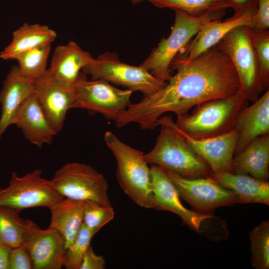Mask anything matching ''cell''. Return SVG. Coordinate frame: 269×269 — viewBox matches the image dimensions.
Returning a JSON list of instances; mask_svg holds the SVG:
<instances>
[{
    "label": "cell",
    "mask_w": 269,
    "mask_h": 269,
    "mask_svg": "<svg viewBox=\"0 0 269 269\" xmlns=\"http://www.w3.org/2000/svg\"><path fill=\"white\" fill-rule=\"evenodd\" d=\"M171 66L175 74L154 93L131 103L116 122L117 127L135 123L142 130H153L167 113L182 115L194 106L229 97L240 90L231 60L217 47L191 60L177 54Z\"/></svg>",
    "instance_id": "cell-1"
},
{
    "label": "cell",
    "mask_w": 269,
    "mask_h": 269,
    "mask_svg": "<svg viewBox=\"0 0 269 269\" xmlns=\"http://www.w3.org/2000/svg\"><path fill=\"white\" fill-rule=\"evenodd\" d=\"M170 116L158 121L160 131L153 148L144 154L148 164L187 178L207 177L212 174L208 165L188 146L173 126Z\"/></svg>",
    "instance_id": "cell-2"
},
{
    "label": "cell",
    "mask_w": 269,
    "mask_h": 269,
    "mask_svg": "<svg viewBox=\"0 0 269 269\" xmlns=\"http://www.w3.org/2000/svg\"><path fill=\"white\" fill-rule=\"evenodd\" d=\"M104 139L117 161V178L125 194L136 204L153 209L150 167L144 153L123 142L107 131Z\"/></svg>",
    "instance_id": "cell-3"
},
{
    "label": "cell",
    "mask_w": 269,
    "mask_h": 269,
    "mask_svg": "<svg viewBox=\"0 0 269 269\" xmlns=\"http://www.w3.org/2000/svg\"><path fill=\"white\" fill-rule=\"evenodd\" d=\"M248 100L240 90L232 96L214 99L197 106L191 114L177 116L175 123L182 131L194 137H205L224 133L235 125Z\"/></svg>",
    "instance_id": "cell-4"
},
{
    "label": "cell",
    "mask_w": 269,
    "mask_h": 269,
    "mask_svg": "<svg viewBox=\"0 0 269 269\" xmlns=\"http://www.w3.org/2000/svg\"><path fill=\"white\" fill-rule=\"evenodd\" d=\"M216 45L231 60L238 77L240 91L248 101H255L265 88L248 26L233 29Z\"/></svg>",
    "instance_id": "cell-5"
},
{
    "label": "cell",
    "mask_w": 269,
    "mask_h": 269,
    "mask_svg": "<svg viewBox=\"0 0 269 269\" xmlns=\"http://www.w3.org/2000/svg\"><path fill=\"white\" fill-rule=\"evenodd\" d=\"M51 181L54 189L65 198L112 206L106 179L89 165L66 163L56 171Z\"/></svg>",
    "instance_id": "cell-6"
},
{
    "label": "cell",
    "mask_w": 269,
    "mask_h": 269,
    "mask_svg": "<svg viewBox=\"0 0 269 269\" xmlns=\"http://www.w3.org/2000/svg\"><path fill=\"white\" fill-rule=\"evenodd\" d=\"M207 17L190 16L175 10V19L170 34L162 38L149 55L140 65L158 80L166 82L171 75L170 67L174 58L198 32Z\"/></svg>",
    "instance_id": "cell-7"
},
{
    "label": "cell",
    "mask_w": 269,
    "mask_h": 269,
    "mask_svg": "<svg viewBox=\"0 0 269 269\" xmlns=\"http://www.w3.org/2000/svg\"><path fill=\"white\" fill-rule=\"evenodd\" d=\"M75 99L73 108H80L90 114L99 113L115 122L126 111L133 91L122 90L102 79L88 80L81 73L74 85Z\"/></svg>",
    "instance_id": "cell-8"
},
{
    "label": "cell",
    "mask_w": 269,
    "mask_h": 269,
    "mask_svg": "<svg viewBox=\"0 0 269 269\" xmlns=\"http://www.w3.org/2000/svg\"><path fill=\"white\" fill-rule=\"evenodd\" d=\"M82 70L92 79H102L122 85L133 92L139 91L144 96L154 93L165 83L140 65H131L121 61L113 52L99 55Z\"/></svg>",
    "instance_id": "cell-9"
},
{
    "label": "cell",
    "mask_w": 269,
    "mask_h": 269,
    "mask_svg": "<svg viewBox=\"0 0 269 269\" xmlns=\"http://www.w3.org/2000/svg\"><path fill=\"white\" fill-rule=\"evenodd\" d=\"M42 173L39 169L22 176L12 172L8 185L0 189V206L20 211L38 207L48 208L64 198L54 189L51 180L43 177Z\"/></svg>",
    "instance_id": "cell-10"
},
{
    "label": "cell",
    "mask_w": 269,
    "mask_h": 269,
    "mask_svg": "<svg viewBox=\"0 0 269 269\" xmlns=\"http://www.w3.org/2000/svg\"><path fill=\"white\" fill-rule=\"evenodd\" d=\"M165 172L175 185L179 196L188 202L195 212L211 214L217 208L237 203L235 195L211 176L187 178Z\"/></svg>",
    "instance_id": "cell-11"
},
{
    "label": "cell",
    "mask_w": 269,
    "mask_h": 269,
    "mask_svg": "<svg viewBox=\"0 0 269 269\" xmlns=\"http://www.w3.org/2000/svg\"><path fill=\"white\" fill-rule=\"evenodd\" d=\"M173 126L195 153L208 165L212 174L231 171L239 136L237 127L215 136L198 138L182 131L174 121Z\"/></svg>",
    "instance_id": "cell-12"
},
{
    "label": "cell",
    "mask_w": 269,
    "mask_h": 269,
    "mask_svg": "<svg viewBox=\"0 0 269 269\" xmlns=\"http://www.w3.org/2000/svg\"><path fill=\"white\" fill-rule=\"evenodd\" d=\"M27 251L34 269H60L66 251L65 241L57 230L48 227L41 229L27 220V229L22 245Z\"/></svg>",
    "instance_id": "cell-13"
},
{
    "label": "cell",
    "mask_w": 269,
    "mask_h": 269,
    "mask_svg": "<svg viewBox=\"0 0 269 269\" xmlns=\"http://www.w3.org/2000/svg\"><path fill=\"white\" fill-rule=\"evenodd\" d=\"M150 173L153 209L177 215L183 224L199 232L202 223L212 218L211 214L198 213L185 207L175 185L163 169L151 165Z\"/></svg>",
    "instance_id": "cell-14"
},
{
    "label": "cell",
    "mask_w": 269,
    "mask_h": 269,
    "mask_svg": "<svg viewBox=\"0 0 269 269\" xmlns=\"http://www.w3.org/2000/svg\"><path fill=\"white\" fill-rule=\"evenodd\" d=\"M34 94L50 124L59 133L63 128L68 111L73 108L74 86L55 79L47 70L34 81Z\"/></svg>",
    "instance_id": "cell-15"
},
{
    "label": "cell",
    "mask_w": 269,
    "mask_h": 269,
    "mask_svg": "<svg viewBox=\"0 0 269 269\" xmlns=\"http://www.w3.org/2000/svg\"><path fill=\"white\" fill-rule=\"evenodd\" d=\"M255 12L250 10L240 15H233L221 21L208 20L204 22L195 37L179 53L188 60H193L207 52L218 43L231 30L241 26H249Z\"/></svg>",
    "instance_id": "cell-16"
},
{
    "label": "cell",
    "mask_w": 269,
    "mask_h": 269,
    "mask_svg": "<svg viewBox=\"0 0 269 269\" xmlns=\"http://www.w3.org/2000/svg\"><path fill=\"white\" fill-rule=\"evenodd\" d=\"M13 124L21 130L30 143L38 147L51 144L58 134L49 121L34 93L19 108L12 120Z\"/></svg>",
    "instance_id": "cell-17"
},
{
    "label": "cell",
    "mask_w": 269,
    "mask_h": 269,
    "mask_svg": "<svg viewBox=\"0 0 269 269\" xmlns=\"http://www.w3.org/2000/svg\"><path fill=\"white\" fill-rule=\"evenodd\" d=\"M34 81L23 76L17 65L11 67L0 91V138L12 125L13 118L22 103L34 93Z\"/></svg>",
    "instance_id": "cell-18"
},
{
    "label": "cell",
    "mask_w": 269,
    "mask_h": 269,
    "mask_svg": "<svg viewBox=\"0 0 269 269\" xmlns=\"http://www.w3.org/2000/svg\"><path fill=\"white\" fill-rule=\"evenodd\" d=\"M94 59L90 52L71 41L55 48L47 70L55 79L73 87L81 73L80 71Z\"/></svg>",
    "instance_id": "cell-19"
},
{
    "label": "cell",
    "mask_w": 269,
    "mask_h": 269,
    "mask_svg": "<svg viewBox=\"0 0 269 269\" xmlns=\"http://www.w3.org/2000/svg\"><path fill=\"white\" fill-rule=\"evenodd\" d=\"M234 126L239 136L235 154H237L256 138L269 133V91L239 113Z\"/></svg>",
    "instance_id": "cell-20"
},
{
    "label": "cell",
    "mask_w": 269,
    "mask_h": 269,
    "mask_svg": "<svg viewBox=\"0 0 269 269\" xmlns=\"http://www.w3.org/2000/svg\"><path fill=\"white\" fill-rule=\"evenodd\" d=\"M210 176L235 195L237 203L269 204V183L267 181L231 171L211 174Z\"/></svg>",
    "instance_id": "cell-21"
},
{
    "label": "cell",
    "mask_w": 269,
    "mask_h": 269,
    "mask_svg": "<svg viewBox=\"0 0 269 269\" xmlns=\"http://www.w3.org/2000/svg\"><path fill=\"white\" fill-rule=\"evenodd\" d=\"M269 167V135L259 136L233 158L231 171L267 181Z\"/></svg>",
    "instance_id": "cell-22"
},
{
    "label": "cell",
    "mask_w": 269,
    "mask_h": 269,
    "mask_svg": "<svg viewBox=\"0 0 269 269\" xmlns=\"http://www.w3.org/2000/svg\"><path fill=\"white\" fill-rule=\"evenodd\" d=\"M84 205V201L64 197L48 208L51 213L49 227L63 236L66 249L74 242L83 224Z\"/></svg>",
    "instance_id": "cell-23"
},
{
    "label": "cell",
    "mask_w": 269,
    "mask_h": 269,
    "mask_svg": "<svg viewBox=\"0 0 269 269\" xmlns=\"http://www.w3.org/2000/svg\"><path fill=\"white\" fill-rule=\"evenodd\" d=\"M56 37V32L46 25L24 23L13 32L10 43L0 52V57L15 59L23 52L51 44Z\"/></svg>",
    "instance_id": "cell-24"
},
{
    "label": "cell",
    "mask_w": 269,
    "mask_h": 269,
    "mask_svg": "<svg viewBox=\"0 0 269 269\" xmlns=\"http://www.w3.org/2000/svg\"><path fill=\"white\" fill-rule=\"evenodd\" d=\"M159 8L182 11L197 17L219 20L229 8L226 0H147Z\"/></svg>",
    "instance_id": "cell-25"
},
{
    "label": "cell",
    "mask_w": 269,
    "mask_h": 269,
    "mask_svg": "<svg viewBox=\"0 0 269 269\" xmlns=\"http://www.w3.org/2000/svg\"><path fill=\"white\" fill-rule=\"evenodd\" d=\"M20 211L0 206V246L10 249L22 246L27 229V220L23 219Z\"/></svg>",
    "instance_id": "cell-26"
},
{
    "label": "cell",
    "mask_w": 269,
    "mask_h": 269,
    "mask_svg": "<svg viewBox=\"0 0 269 269\" xmlns=\"http://www.w3.org/2000/svg\"><path fill=\"white\" fill-rule=\"evenodd\" d=\"M51 44L39 47L18 55L14 60L17 67L25 77L35 80L46 71Z\"/></svg>",
    "instance_id": "cell-27"
},
{
    "label": "cell",
    "mask_w": 269,
    "mask_h": 269,
    "mask_svg": "<svg viewBox=\"0 0 269 269\" xmlns=\"http://www.w3.org/2000/svg\"><path fill=\"white\" fill-rule=\"evenodd\" d=\"M252 266L256 269L269 268V222H262L250 233Z\"/></svg>",
    "instance_id": "cell-28"
},
{
    "label": "cell",
    "mask_w": 269,
    "mask_h": 269,
    "mask_svg": "<svg viewBox=\"0 0 269 269\" xmlns=\"http://www.w3.org/2000/svg\"><path fill=\"white\" fill-rule=\"evenodd\" d=\"M252 45L258 58L260 72L265 89L269 85V31L251 28L248 26Z\"/></svg>",
    "instance_id": "cell-29"
},
{
    "label": "cell",
    "mask_w": 269,
    "mask_h": 269,
    "mask_svg": "<svg viewBox=\"0 0 269 269\" xmlns=\"http://www.w3.org/2000/svg\"><path fill=\"white\" fill-rule=\"evenodd\" d=\"M94 235L83 223L72 244L66 249L63 267L66 269H80L83 258Z\"/></svg>",
    "instance_id": "cell-30"
},
{
    "label": "cell",
    "mask_w": 269,
    "mask_h": 269,
    "mask_svg": "<svg viewBox=\"0 0 269 269\" xmlns=\"http://www.w3.org/2000/svg\"><path fill=\"white\" fill-rule=\"evenodd\" d=\"M114 217L115 211L112 206L85 201L83 223L94 235L111 221Z\"/></svg>",
    "instance_id": "cell-31"
},
{
    "label": "cell",
    "mask_w": 269,
    "mask_h": 269,
    "mask_svg": "<svg viewBox=\"0 0 269 269\" xmlns=\"http://www.w3.org/2000/svg\"><path fill=\"white\" fill-rule=\"evenodd\" d=\"M248 27L257 30H269V0H257L256 10Z\"/></svg>",
    "instance_id": "cell-32"
},
{
    "label": "cell",
    "mask_w": 269,
    "mask_h": 269,
    "mask_svg": "<svg viewBox=\"0 0 269 269\" xmlns=\"http://www.w3.org/2000/svg\"><path fill=\"white\" fill-rule=\"evenodd\" d=\"M31 259L23 246L11 249L9 256L8 269H32Z\"/></svg>",
    "instance_id": "cell-33"
},
{
    "label": "cell",
    "mask_w": 269,
    "mask_h": 269,
    "mask_svg": "<svg viewBox=\"0 0 269 269\" xmlns=\"http://www.w3.org/2000/svg\"><path fill=\"white\" fill-rule=\"evenodd\" d=\"M105 267L104 257L96 254L90 245L85 253L80 269H104Z\"/></svg>",
    "instance_id": "cell-34"
},
{
    "label": "cell",
    "mask_w": 269,
    "mask_h": 269,
    "mask_svg": "<svg viewBox=\"0 0 269 269\" xmlns=\"http://www.w3.org/2000/svg\"><path fill=\"white\" fill-rule=\"evenodd\" d=\"M229 7L234 12V15H240L248 11L256 12L257 0H226Z\"/></svg>",
    "instance_id": "cell-35"
},
{
    "label": "cell",
    "mask_w": 269,
    "mask_h": 269,
    "mask_svg": "<svg viewBox=\"0 0 269 269\" xmlns=\"http://www.w3.org/2000/svg\"><path fill=\"white\" fill-rule=\"evenodd\" d=\"M10 250L6 246H0V269H8Z\"/></svg>",
    "instance_id": "cell-36"
},
{
    "label": "cell",
    "mask_w": 269,
    "mask_h": 269,
    "mask_svg": "<svg viewBox=\"0 0 269 269\" xmlns=\"http://www.w3.org/2000/svg\"><path fill=\"white\" fill-rule=\"evenodd\" d=\"M143 0H131V2L134 5H135L141 2Z\"/></svg>",
    "instance_id": "cell-37"
}]
</instances>
